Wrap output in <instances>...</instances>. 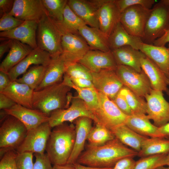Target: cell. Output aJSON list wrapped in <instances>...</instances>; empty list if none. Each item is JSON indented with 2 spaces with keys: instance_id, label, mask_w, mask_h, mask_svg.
<instances>
[{
  "instance_id": "cell-1",
  "label": "cell",
  "mask_w": 169,
  "mask_h": 169,
  "mask_svg": "<svg viewBox=\"0 0 169 169\" xmlns=\"http://www.w3.org/2000/svg\"><path fill=\"white\" fill-rule=\"evenodd\" d=\"M138 152L128 147L116 138L99 146L87 145L76 162L97 168H112L120 160L138 156Z\"/></svg>"
},
{
  "instance_id": "cell-2",
  "label": "cell",
  "mask_w": 169,
  "mask_h": 169,
  "mask_svg": "<svg viewBox=\"0 0 169 169\" xmlns=\"http://www.w3.org/2000/svg\"><path fill=\"white\" fill-rule=\"evenodd\" d=\"M75 125L64 122L54 128L49 138L46 151L53 165L67 163L75 140Z\"/></svg>"
},
{
  "instance_id": "cell-3",
  "label": "cell",
  "mask_w": 169,
  "mask_h": 169,
  "mask_svg": "<svg viewBox=\"0 0 169 169\" xmlns=\"http://www.w3.org/2000/svg\"><path fill=\"white\" fill-rule=\"evenodd\" d=\"M72 89L63 80L41 90L34 91L33 109L49 115L54 110L68 108L72 97L69 92Z\"/></svg>"
},
{
  "instance_id": "cell-4",
  "label": "cell",
  "mask_w": 169,
  "mask_h": 169,
  "mask_svg": "<svg viewBox=\"0 0 169 169\" xmlns=\"http://www.w3.org/2000/svg\"><path fill=\"white\" fill-rule=\"evenodd\" d=\"M62 36L55 22L47 13L38 22V47L48 52L52 59L57 58L62 54Z\"/></svg>"
},
{
  "instance_id": "cell-5",
  "label": "cell",
  "mask_w": 169,
  "mask_h": 169,
  "mask_svg": "<svg viewBox=\"0 0 169 169\" xmlns=\"http://www.w3.org/2000/svg\"><path fill=\"white\" fill-rule=\"evenodd\" d=\"M28 130L15 117L8 115L0 127V156L10 150H16L24 141Z\"/></svg>"
},
{
  "instance_id": "cell-6",
  "label": "cell",
  "mask_w": 169,
  "mask_h": 169,
  "mask_svg": "<svg viewBox=\"0 0 169 169\" xmlns=\"http://www.w3.org/2000/svg\"><path fill=\"white\" fill-rule=\"evenodd\" d=\"M169 27V6L161 0L156 4L146 23L144 36L141 38L144 43L153 44L161 37Z\"/></svg>"
},
{
  "instance_id": "cell-7",
  "label": "cell",
  "mask_w": 169,
  "mask_h": 169,
  "mask_svg": "<svg viewBox=\"0 0 169 169\" xmlns=\"http://www.w3.org/2000/svg\"><path fill=\"white\" fill-rule=\"evenodd\" d=\"M99 106L94 115L95 123H100L110 130L125 124L128 116L123 113L113 101L104 94L98 91Z\"/></svg>"
},
{
  "instance_id": "cell-8",
  "label": "cell",
  "mask_w": 169,
  "mask_h": 169,
  "mask_svg": "<svg viewBox=\"0 0 169 169\" xmlns=\"http://www.w3.org/2000/svg\"><path fill=\"white\" fill-rule=\"evenodd\" d=\"M151 11L140 5L129 7L121 13L120 22L129 34L141 39Z\"/></svg>"
},
{
  "instance_id": "cell-9",
  "label": "cell",
  "mask_w": 169,
  "mask_h": 169,
  "mask_svg": "<svg viewBox=\"0 0 169 169\" xmlns=\"http://www.w3.org/2000/svg\"><path fill=\"white\" fill-rule=\"evenodd\" d=\"M89 117L94 121L96 119L88 109L84 102L77 96H72L69 106L66 109L52 111L49 115L48 123L51 128L69 121L72 123L81 117Z\"/></svg>"
},
{
  "instance_id": "cell-10",
  "label": "cell",
  "mask_w": 169,
  "mask_h": 169,
  "mask_svg": "<svg viewBox=\"0 0 169 169\" xmlns=\"http://www.w3.org/2000/svg\"><path fill=\"white\" fill-rule=\"evenodd\" d=\"M115 71L124 86L141 97H144L152 89L148 79L143 71L139 72L131 67L118 65Z\"/></svg>"
},
{
  "instance_id": "cell-11",
  "label": "cell",
  "mask_w": 169,
  "mask_h": 169,
  "mask_svg": "<svg viewBox=\"0 0 169 169\" xmlns=\"http://www.w3.org/2000/svg\"><path fill=\"white\" fill-rule=\"evenodd\" d=\"M144 97L146 103L147 115L154 125L159 127L169 122V102L162 91L151 89Z\"/></svg>"
},
{
  "instance_id": "cell-12",
  "label": "cell",
  "mask_w": 169,
  "mask_h": 169,
  "mask_svg": "<svg viewBox=\"0 0 169 169\" xmlns=\"http://www.w3.org/2000/svg\"><path fill=\"white\" fill-rule=\"evenodd\" d=\"M62 53L60 55L67 66L77 62L90 49L86 41L79 34L66 33L61 38Z\"/></svg>"
},
{
  "instance_id": "cell-13",
  "label": "cell",
  "mask_w": 169,
  "mask_h": 169,
  "mask_svg": "<svg viewBox=\"0 0 169 169\" xmlns=\"http://www.w3.org/2000/svg\"><path fill=\"white\" fill-rule=\"evenodd\" d=\"M48 122L28 131L21 145L16 150L18 153L28 152L44 153L51 131Z\"/></svg>"
},
{
  "instance_id": "cell-14",
  "label": "cell",
  "mask_w": 169,
  "mask_h": 169,
  "mask_svg": "<svg viewBox=\"0 0 169 169\" xmlns=\"http://www.w3.org/2000/svg\"><path fill=\"white\" fill-rule=\"evenodd\" d=\"M91 73L92 81L95 89L111 100L124 86L115 70L106 69Z\"/></svg>"
},
{
  "instance_id": "cell-15",
  "label": "cell",
  "mask_w": 169,
  "mask_h": 169,
  "mask_svg": "<svg viewBox=\"0 0 169 169\" xmlns=\"http://www.w3.org/2000/svg\"><path fill=\"white\" fill-rule=\"evenodd\" d=\"M9 13L24 21L38 22L47 13L42 0H14Z\"/></svg>"
},
{
  "instance_id": "cell-16",
  "label": "cell",
  "mask_w": 169,
  "mask_h": 169,
  "mask_svg": "<svg viewBox=\"0 0 169 169\" xmlns=\"http://www.w3.org/2000/svg\"><path fill=\"white\" fill-rule=\"evenodd\" d=\"M104 0H69L67 4L72 10L86 25L99 28L98 17L99 8Z\"/></svg>"
},
{
  "instance_id": "cell-17",
  "label": "cell",
  "mask_w": 169,
  "mask_h": 169,
  "mask_svg": "<svg viewBox=\"0 0 169 169\" xmlns=\"http://www.w3.org/2000/svg\"><path fill=\"white\" fill-rule=\"evenodd\" d=\"M78 62L91 72L106 69L115 70L118 66L111 50L104 52L90 49Z\"/></svg>"
},
{
  "instance_id": "cell-18",
  "label": "cell",
  "mask_w": 169,
  "mask_h": 169,
  "mask_svg": "<svg viewBox=\"0 0 169 169\" xmlns=\"http://www.w3.org/2000/svg\"><path fill=\"white\" fill-rule=\"evenodd\" d=\"M38 27V22L36 21H24L12 30L0 32V38L18 40L35 49L38 47L37 40Z\"/></svg>"
},
{
  "instance_id": "cell-19",
  "label": "cell",
  "mask_w": 169,
  "mask_h": 169,
  "mask_svg": "<svg viewBox=\"0 0 169 169\" xmlns=\"http://www.w3.org/2000/svg\"><path fill=\"white\" fill-rule=\"evenodd\" d=\"M4 110L8 115L21 122L28 131L48 122L49 120V115L39 110L29 109L17 104L10 109Z\"/></svg>"
},
{
  "instance_id": "cell-20",
  "label": "cell",
  "mask_w": 169,
  "mask_h": 169,
  "mask_svg": "<svg viewBox=\"0 0 169 169\" xmlns=\"http://www.w3.org/2000/svg\"><path fill=\"white\" fill-rule=\"evenodd\" d=\"M121 13L115 0H104L99 7L98 12L99 29L108 38L120 22Z\"/></svg>"
},
{
  "instance_id": "cell-21",
  "label": "cell",
  "mask_w": 169,
  "mask_h": 169,
  "mask_svg": "<svg viewBox=\"0 0 169 169\" xmlns=\"http://www.w3.org/2000/svg\"><path fill=\"white\" fill-rule=\"evenodd\" d=\"M49 54L40 48L33 49L20 62L12 68L8 74L11 81L23 74L32 65L48 66L52 60Z\"/></svg>"
},
{
  "instance_id": "cell-22",
  "label": "cell",
  "mask_w": 169,
  "mask_h": 169,
  "mask_svg": "<svg viewBox=\"0 0 169 169\" xmlns=\"http://www.w3.org/2000/svg\"><path fill=\"white\" fill-rule=\"evenodd\" d=\"M92 120L85 116L81 117L74 121L75 137L71 154L67 163H75L84 149L85 141L92 128Z\"/></svg>"
},
{
  "instance_id": "cell-23",
  "label": "cell",
  "mask_w": 169,
  "mask_h": 169,
  "mask_svg": "<svg viewBox=\"0 0 169 169\" xmlns=\"http://www.w3.org/2000/svg\"><path fill=\"white\" fill-rule=\"evenodd\" d=\"M142 70L147 76L152 89L165 91L169 90V77L167 75L151 60L146 56L141 59Z\"/></svg>"
},
{
  "instance_id": "cell-24",
  "label": "cell",
  "mask_w": 169,
  "mask_h": 169,
  "mask_svg": "<svg viewBox=\"0 0 169 169\" xmlns=\"http://www.w3.org/2000/svg\"><path fill=\"white\" fill-rule=\"evenodd\" d=\"M137 47L169 77V45L168 47L158 46L142 42L138 43Z\"/></svg>"
},
{
  "instance_id": "cell-25",
  "label": "cell",
  "mask_w": 169,
  "mask_h": 169,
  "mask_svg": "<svg viewBox=\"0 0 169 169\" xmlns=\"http://www.w3.org/2000/svg\"><path fill=\"white\" fill-rule=\"evenodd\" d=\"M34 90L25 84L15 80L11 81L2 93L17 104L29 109H33V98Z\"/></svg>"
},
{
  "instance_id": "cell-26",
  "label": "cell",
  "mask_w": 169,
  "mask_h": 169,
  "mask_svg": "<svg viewBox=\"0 0 169 169\" xmlns=\"http://www.w3.org/2000/svg\"><path fill=\"white\" fill-rule=\"evenodd\" d=\"M111 51L118 65L131 67L139 72L142 71L141 60L146 56L139 50L125 46Z\"/></svg>"
},
{
  "instance_id": "cell-27",
  "label": "cell",
  "mask_w": 169,
  "mask_h": 169,
  "mask_svg": "<svg viewBox=\"0 0 169 169\" xmlns=\"http://www.w3.org/2000/svg\"><path fill=\"white\" fill-rule=\"evenodd\" d=\"M33 49L29 45L19 41L12 39L9 52L0 65V71L8 74Z\"/></svg>"
},
{
  "instance_id": "cell-28",
  "label": "cell",
  "mask_w": 169,
  "mask_h": 169,
  "mask_svg": "<svg viewBox=\"0 0 169 169\" xmlns=\"http://www.w3.org/2000/svg\"><path fill=\"white\" fill-rule=\"evenodd\" d=\"M67 67L66 63L60 55L57 58L52 59L47 67L43 81L34 91L41 90L62 81Z\"/></svg>"
},
{
  "instance_id": "cell-29",
  "label": "cell",
  "mask_w": 169,
  "mask_h": 169,
  "mask_svg": "<svg viewBox=\"0 0 169 169\" xmlns=\"http://www.w3.org/2000/svg\"><path fill=\"white\" fill-rule=\"evenodd\" d=\"M79 33L86 41L91 49L104 52L111 50L108 37L99 28L86 25L79 29Z\"/></svg>"
},
{
  "instance_id": "cell-30",
  "label": "cell",
  "mask_w": 169,
  "mask_h": 169,
  "mask_svg": "<svg viewBox=\"0 0 169 169\" xmlns=\"http://www.w3.org/2000/svg\"><path fill=\"white\" fill-rule=\"evenodd\" d=\"M147 115H132L128 116L125 124L138 134L146 137L162 138L158 127L152 124Z\"/></svg>"
},
{
  "instance_id": "cell-31",
  "label": "cell",
  "mask_w": 169,
  "mask_h": 169,
  "mask_svg": "<svg viewBox=\"0 0 169 169\" xmlns=\"http://www.w3.org/2000/svg\"><path fill=\"white\" fill-rule=\"evenodd\" d=\"M108 39L111 50L125 46H130L138 49L137 44L142 42L141 38L129 34L125 29L120 22L115 27L109 36Z\"/></svg>"
},
{
  "instance_id": "cell-32",
  "label": "cell",
  "mask_w": 169,
  "mask_h": 169,
  "mask_svg": "<svg viewBox=\"0 0 169 169\" xmlns=\"http://www.w3.org/2000/svg\"><path fill=\"white\" fill-rule=\"evenodd\" d=\"M110 130L121 143L138 152L141 150L143 141L147 137L137 133L125 124Z\"/></svg>"
},
{
  "instance_id": "cell-33",
  "label": "cell",
  "mask_w": 169,
  "mask_h": 169,
  "mask_svg": "<svg viewBox=\"0 0 169 169\" xmlns=\"http://www.w3.org/2000/svg\"><path fill=\"white\" fill-rule=\"evenodd\" d=\"M63 80L72 89L76 90L78 93L77 96L83 100L88 110L94 115L99 106L98 91L95 88H83L77 87L66 74H64Z\"/></svg>"
},
{
  "instance_id": "cell-34",
  "label": "cell",
  "mask_w": 169,
  "mask_h": 169,
  "mask_svg": "<svg viewBox=\"0 0 169 169\" xmlns=\"http://www.w3.org/2000/svg\"><path fill=\"white\" fill-rule=\"evenodd\" d=\"M169 153V140L159 137H146L143 141L138 156L144 157Z\"/></svg>"
},
{
  "instance_id": "cell-35",
  "label": "cell",
  "mask_w": 169,
  "mask_h": 169,
  "mask_svg": "<svg viewBox=\"0 0 169 169\" xmlns=\"http://www.w3.org/2000/svg\"><path fill=\"white\" fill-rule=\"evenodd\" d=\"M55 23L62 35L66 33L79 34V29L86 25L72 10L67 4L64 11L63 21Z\"/></svg>"
},
{
  "instance_id": "cell-36",
  "label": "cell",
  "mask_w": 169,
  "mask_h": 169,
  "mask_svg": "<svg viewBox=\"0 0 169 169\" xmlns=\"http://www.w3.org/2000/svg\"><path fill=\"white\" fill-rule=\"evenodd\" d=\"M47 66L37 65L30 67L22 77L15 81L27 85L34 91L43 81Z\"/></svg>"
},
{
  "instance_id": "cell-37",
  "label": "cell",
  "mask_w": 169,
  "mask_h": 169,
  "mask_svg": "<svg viewBox=\"0 0 169 169\" xmlns=\"http://www.w3.org/2000/svg\"><path fill=\"white\" fill-rule=\"evenodd\" d=\"M115 138L111 131L100 123H95L87 138L88 145L91 146L103 145Z\"/></svg>"
},
{
  "instance_id": "cell-38",
  "label": "cell",
  "mask_w": 169,
  "mask_h": 169,
  "mask_svg": "<svg viewBox=\"0 0 169 169\" xmlns=\"http://www.w3.org/2000/svg\"><path fill=\"white\" fill-rule=\"evenodd\" d=\"M120 92L123 95L130 108L133 115H143L146 113V102L143 98L124 86Z\"/></svg>"
},
{
  "instance_id": "cell-39",
  "label": "cell",
  "mask_w": 169,
  "mask_h": 169,
  "mask_svg": "<svg viewBox=\"0 0 169 169\" xmlns=\"http://www.w3.org/2000/svg\"><path fill=\"white\" fill-rule=\"evenodd\" d=\"M48 15L55 22H61L63 18L67 0H42Z\"/></svg>"
},
{
  "instance_id": "cell-40",
  "label": "cell",
  "mask_w": 169,
  "mask_h": 169,
  "mask_svg": "<svg viewBox=\"0 0 169 169\" xmlns=\"http://www.w3.org/2000/svg\"><path fill=\"white\" fill-rule=\"evenodd\" d=\"M168 154H156L141 157L136 161L134 169H156L167 165Z\"/></svg>"
},
{
  "instance_id": "cell-41",
  "label": "cell",
  "mask_w": 169,
  "mask_h": 169,
  "mask_svg": "<svg viewBox=\"0 0 169 169\" xmlns=\"http://www.w3.org/2000/svg\"><path fill=\"white\" fill-rule=\"evenodd\" d=\"M65 74L69 78H84L92 80L91 72L79 62L68 66Z\"/></svg>"
},
{
  "instance_id": "cell-42",
  "label": "cell",
  "mask_w": 169,
  "mask_h": 169,
  "mask_svg": "<svg viewBox=\"0 0 169 169\" xmlns=\"http://www.w3.org/2000/svg\"><path fill=\"white\" fill-rule=\"evenodd\" d=\"M33 155L31 152L18 153L15 159L17 169H33Z\"/></svg>"
},
{
  "instance_id": "cell-43",
  "label": "cell",
  "mask_w": 169,
  "mask_h": 169,
  "mask_svg": "<svg viewBox=\"0 0 169 169\" xmlns=\"http://www.w3.org/2000/svg\"><path fill=\"white\" fill-rule=\"evenodd\" d=\"M24 21L19 19L9 13H6L0 19V32L12 30L21 24Z\"/></svg>"
},
{
  "instance_id": "cell-44",
  "label": "cell",
  "mask_w": 169,
  "mask_h": 169,
  "mask_svg": "<svg viewBox=\"0 0 169 169\" xmlns=\"http://www.w3.org/2000/svg\"><path fill=\"white\" fill-rule=\"evenodd\" d=\"M115 0L121 13L129 7L136 5H140L147 9H151L155 1L154 0Z\"/></svg>"
},
{
  "instance_id": "cell-45",
  "label": "cell",
  "mask_w": 169,
  "mask_h": 169,
  "mask_svg": "<svg viewBox=\"0 0 169 169\" xmlns=\"http://www.w3.org/2000/svg\"><path fill=\"white\" fill-rule=\"evenodd\" d=\"M18 153L16 150L9 151L1 158L0 169H17L15 159Z\"/></svg>"
},
{
  "instance_id": "cell-46",
  "label": "cell",
  "mask_w": 169,
  "mask_h": 169,
  "mask_svg": "<svg viewBox=\"0 0 169 169\" xmlns=\"http://www.w3.org/2000/svg\"><path fill=\"white\" fill-rule=\"evenodd\" d=\"M35 157L33 169H53L51 162L46 153H34Z\"/></svg>"
},
{
  "instance_id": "cell-47",
  "label": "cell",
  "mask_w": 169,
  "mask_h": 169,
  "mask_svg": "<svg viewBox=\"0 0 169 169\" xmlns=\"http://www.w3.org/2000/svg\"><path fill=\"white\" fill-rule=\"evenodd\" d=\"M111 100L124 114L128 116L133 115L125 98L120 91Z\"/></svg>"
},
{
  "instance_id": "cell-48",
  "label": "cell",
  "mask_w": 169,
  "mask_h": 169,
  "mask_svg": "<svg viewBox=\"0 0 169 169\" xmlns=\"http://www.w3.org/2000/svg\"><path fill=\"white\" fill-rule=\"evenodd\" d=\"M135 163L133 158H124L117 162L112 169H134Z\"/></svg>"
},
{
  "instance_id": "cell-49",
  "label": "cell",
  "mask_w": 169,
  "mask_h": 169,
  "mask_svg": "<svg viewBox=\"0 0 169 169\" xmlns=\"http://www.w3.org/2000/svg\"><path fill=\"white\" fill-rule=\"evenodd\" d=\"M69 78L72 83L78 87L83 88H95L92 81L90 80L84 78Z\"/></svg>"
},
{
  "instance_id": "cell-50",
  "label": "cell",
  "mask_w": 169,
  "mask_h": 169,
  "mask_svg": "<svg viewBox=\"0 0 169 169\" xmlns=\"http://www.w3.org/2000/svg\"><path fill=\"white\" fill-rule=\"evenodd\" d=\"M16 104L9 97L0 93V109L6 110L10 109Z\"/></svg>"
},
{
  "instance_id": "cell-51",
  "label": "cell",
  "mask_w": 169,
  "mask_h": 169,
  "mask_svg": "<svg viewBox=\"0 0 169 169\" xmlns=\"http://www.w3.org/2000/svg\"><path fill=\"white\" fill-rule=\"evenodd\" d=\"M14 2L13 0H0V17L11 11Z\"/></svg>"
},
{
  "instance_id": "cell-52",
  "label": "cell",
  "mask_w": 169,
  "mask_h": 169,
  "mask_svg": "<svg viewBox=\"0 0 169 169\" xmlns=\"http://www.w3.org/2000/svg\"><path fill=\"white\" fill-rule=\"evenodd\" d=\"M0 58L1 59L4 54L9 51L12 44V39H4L0 38Z\"/></svg>"
},
{
  "instance_id": "cell-53",
  "label": "cell",
  "mask_w": 169,
  "mask_h": 169,
  "mask_svg": "<svg viewBox=\"0 0 169 169\" xmlns=\"http://www.w3.org/2000/svg\"><path fill=\"white\" fill-rule=\"evenodd\" d=\"M11 82L7 74L0 71V92L4 90Z\"/></svg>"
},
{
  "instance_id": "cell-54",
  "label": "cell",
  "mask_w": 169,
  "mask_h": 169,
  "mask_svg": "<svg viewBox=\"0 0 169 169\" xmlns=\"http://www.w3.org/2000/svg\"><path fill=\"white\" fill-rule=\"evenodd\" d=\"M168 43H169V27L161 37L154 41L153 44L158 46H165L166 44Z\"/></svg>"
},
{
  "instance_id": "cell-55",
  "label": "cell",
  "mask_w": 169,
  "mask_h": 169,
  "mask_svg": "<svg viewBox=\"0 0 169 169\" xmlns=\"http://www.w3.org/2000/svg\"><path fill=\"white\" fill-rule=\"evenodd\" d=\"M159 132L162 138L169 137V122L158 127Z\"/></svg>"
},
{
  "instance_id": "cell-56",
  "label": "cell",
  "mask_w": 169,
  "mask_h": 169,
  "mask_svg": "<svg viewBox=\"0 0 169 169\" xmlns=\"http://www.w3.org/2000/svg\"><path fill=\"white\" fill-rule=\"evenodd\" d=\"M53 169H75V168L74 164L67 163L62 165H53Z\"/></svg>"
},
{
  "instance_id": "cell-57",
  "label": "cell",
  "mask_w": 169,
  "mask_h": 169,
  "mask_svg": "<svg viewBox=\"0 0 169 169\" xmlns=\"http://www.w3.org/2000/svg\"><path fill=\"white\" fill-rule=\"evenodd\" d=\"M75 169H112V168H97L83 165L77 162L74 164Z\"/></svg>"
},
{
  "instance_id": "cell-58",
  "label": "cell",
  "mask_w": 169,
  "mask_h": 169,
  "mask_svg": "<svg viewBox=\"0 0 169 169\" xmlns=\"http://www.w3.org/2000/svg\"><path fill=\"white\" fill-rule=\"evenodd\" d=\"M162 1L164 3L169 6V0H162Z\"/></svg>"
},
{
  "instance_id": "cell-59",
  "label": "cell",
  "mask_w": 169,
  "mask_h": 169,
  "mask_svg": "<svg viewBox=\"0 0 169 169\" xmlns=\"http://www.w3.org/2000/svg\"><path fill=\"white\" fill-rule=\"evenodd\" d=\"M156 169H169V167H165L164 166H161L158 167Z\"/></svg>"
},
{
  "instance_id": "cell-60",
  "label": "cell",
  "mask_w": 169,
  "mask_h": 169,
  "mask_svg": "<svg viewBox=\"0 0 169 169\" xmlns=\"http://www.w3.org/2000/svg\"><path fill=\"white\" fill-rule=\"evenodd\" d=\"M167 165L169 167V153L168 154L167 156Z\"/></svg>"
},
{
  "instance_id": "cell-61",
  "label": "cell",
  "mask_w": 169,
  "mask_h": 169,
  "mask_svg": "<svg viewBox=\"0 0 169 169\" xmlns=\"http://www.w3.org/2000/svg\"><path fill=\"white\" fill-rule=\"evenodd\" d=\"M167 94L169 96V90L166 92Z\"/></svg>"
}]
</instances>
